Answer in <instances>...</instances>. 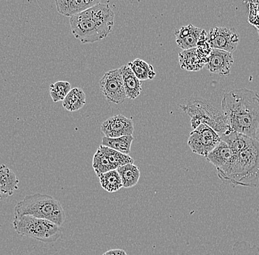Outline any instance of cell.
Wrapping results in <instances>:
<instances>
[{
	"label": "cell",
	"instance_id": "cell-1",
	"mask_svg": "<svg viewBox=\"0 0 259 255\" xmlns=\"http://www.w3.org/2000/svg\"><path fill=\"white\" fill-rule=\"evenodd\" d=\"M222 112L230 127L244 135L255 137L259 125V94L246 88L224 94Z\"/></svg>",
	"mask_w": 259,
	"mask_h": 255
},
{
	"label": "cell",
	"instance_id": "cell-2",
	"mask_svg": "<svg viewBox=\"0 0 259 255\" xmlns=\"http://www.w3.org/2000/svg\"><path fill=\"white\" fill-rule=\"evenodd\" d=\"M114 12L108 4L99 3L82 12L71 16V30L82 44H93L104 40L114 26Z\"/></svg>",
	"mask_w": 259,
	"mask_h": 255
},
{
	"label": "cell",
	"instance_id": "cell-3",
	"mask_svg": "<svg viewBox=\"0 0 259 255\" xmlns=\"http://www.w3.org/2000/svg\"><path fill=\"white\" fill-rule=\"evenodd\" d=\"M233 152L232 162L219 178L234 186L259 188V142L249 137L242 149Z\"/></svg>",
	"mask_w": 259,
	"mask_h": 255
},
{
	"label": "cell",
	"instance_id": "cell-4",
	"mask_svg": "<svg viewBox=\"0 0 259 255\" xmlns=\"http://www.w3.org/2000/svg\"><path fill=\"white\" fill-rule=\"evenodd\" d=\"M14 215H30L45 219L61 227L66 215L62 204L53 196L43 193L27 195L14 208Z\"/></svg>",
	"mask_w": 259,
	"mask_h": 255
},
{
	"label": "cell",
	"instance_id": "cell-5",
	"mask_svg": "<svg viewBox=\"0 0 259 255\" xmlns=\"http://www.w3.org/2000/svg\"><path fill=\"white\" fill-rule=\"evenodd\" d=\"M180 106L190 117L191 126L193 130L203 123L213 128L220 136L234 131L230 127L223 112L206 100L192 99Z\"/></svg>",
	"mask_w": 259,
	"mask_h": 255
},
{
	"label": "cell",
	"instance_id": "cell-6",
	"mask_svg": "<svg viewBox=\"0 0 259 255\" xmlns=\"http://www.w3.org/2000/svg\"><path fill=\"white\" fill-rule=\"evenodd\" d=\"M13 227L19 235L43 243H53L60 239L62 235V231L58 225L33 216L14 215Z\"/></svg>",
	"mask_w": 259,
	"mask_h": 255
},
{
	"label": "cell",
	"instance_id": "cell-7",
	"mask_svg": "<svg viewBox=\"0 0 259 255\" xmlns=\"http://www.w3.org/2000/svg\"><path fill=\"white\" fill-rule=\"evenodd\" d=\"M220 141L221 137L213 128L202 123L190 133L188 145L194 154L206 157Z\"/></svg>",
	"mask_w": 259,
	"mask_h": 255
},
{
	"label": "cell",
	"instance_id": "cell-8",
	"mask_svg": "<svg viewBox=\"0 0 259 255\" xmlns=\"http://www.w3.org/2000/svg\"><path fill=\"white\" fill-rule=\"evenodd\" d=\"M100 87L108 103L118 105L127 98L120 68L105 73L100 79Z\"/></svg>",
	"mask_w": 259,
	"mask_h": 255
},
{
	"label": "cell",
	"instance_id": "cell-9",
	"mask_svg": "<svg viewBox=\"0 0 259 255\" xmlns=\"http://www.w3.org/2000/svg\"><path fill=\"white\" fill-rule=\"evenodd\" d=\"M207 40L212 49L233 53L238 48L240 35L234 27H216L207 33Z\"/></svg>",
	"mask_w": 259,
	"mask_h": 255
},
{
	"label": "cell",
	"instance_id": "cell-10",
	"mask_svg": "<svg viewBox=\"0 0 259 255\" xmlns=\"http://www.w3.org/2000/svg\"><path fill=\"white\" fill-rule=\"evenodd\" d=\"M101 131L105 136L109 138L133 135L134 132V122L124 115H116L105 120L101 125Z\"/></svg>",
	"mask_w": 259,
	"mask_h": 255
},
{
	"label": "cell",
	"instance_id": "cell-11",
	"mask_svg": "<svg viewBox=\"0 0 259 255\" xmlns=\"http://www.w3.org/2000/svg\"><path fill=\"white\" fill-rule=\"evenodd\" d=\"M234 63L233 53L218 49H212L205 67L211 73L228 76L231 73Z\"/></svg>",
	"mask_w": 259,
	"mask_h": 255
},
{
	"label": "cell",
	"instance_id": "cell-12",
	"mask_svg": "<svg viewBox=\"0 0 259 255\" xmlns=\"http://www.w3.org/2000/svg\"><path fill=\"white\" fill-rule=\"evenodd\" d=\"M234 152L228 143L220 141L216 148L205 158L217 169L218 175L223 173L232 162Z\"/></svg>",
	"mask_w": 259,
	"mask_h": 255
},
{
	"label": "cell",
	"instance_id": "cell-13",
	"mask_svg": "<svg viewBox=\"0 0 259 255\" xmlns=\"http://www.w3.org/2000/svg\"><path fill=\"white\" fill-rule=\"evenodd\" d=\"M202 30V29L191 24L177 29L175 31V35L178 46L183 50L195 48L201 37Z\"/></svg>",
	"mask_w": 259,
	"mask_h": 255
},
{
	"label": "cell",
	"instance_id": "cell-14",
	"mask_svg": "<svg viewBox=\"0 0 259 255\" xmlns=\"http://www.w3.org/2000/svg\"><path fill=\"white\" fill-rule=\"evenodd\" d=\"M101 0H56L57 11L61 15L71 16L82 12L100 3Z\"/></svg>",
	"mask_w": 259,
	"mask_h": 255
},
{
	"label": "cell",
	"instance_id": "cell-15",
	"mask_svg": "<svg viewBox=\"0 0 259 255\" xmlns=\"http://www.w3.org/2000/svg\"><path fill=\"white\" fill-rule=\"evenodd\" d=\"M19 183L15 173L4 164H0V201L12 196L19 188Z\"/></svg>",
	"mask_w": 259,
	"mask_h": 255
},
{
	"label": "cell",
	"instance_id": "cell-16",
	"mask_svg": "<svg viewBox=\"0 0 259 255\" xmlns=\"http://www.w3.org/2000/svg\"><path fill=\"white\" fill-rule=\"evenodd\" d=\"M127 98L135 100L142 91V81L134 75L127 65L120 67Z\"/></svg>",
	"mask_w": 259,
	"mask_h": 255
},
{
	"label": "cell",
	"instance_id": "cell-17",
	"mask_svg": "<svg viewBox=\"0 0 259 255\" xmlns=\"http://www.w3.org/2000/svg\"><path fill=\"white\" fill-rule=\"evenodd\" d=\"M181 67L185 70L197 72L205 66V62L197 54L196 48L184 50L179 54Z\"/></svg>",
	"mask_w": 259,
	"mask_h": 255
},
{
	"label": "cell",
	"instance_id": "cell-18",
	"mask_svg": "<svg viewBox=\"0 0 259 255\" xmlns=\"http://www.w3.org/2000/svg\"><path fill=\"white\" fill-rule=\"evenodd\" d=\"M87 103V95L82 89L73 88L63 100V107L66 111H79Z\"/></svg>",
	"mask_w": 259,
	"mask_h": 255
},
{
	"label": "cell",
	"instance_id": "cell-19",
	"mask_svg": "<svg viewBox=\"0 0 259 255\" xmlns=\"http://www.w3.org/2000/svg\"><path fill=\"white\" fill-rule=\"evenodd\" d=\"M120 175L122 188H131L137 185L140 178L139 167L134 164H127L116 169Z\"/></svg>",
	"mask_w": 259,
	"mask_h": 255
},
{
	"label": "cell",
	"instance_id": "cell-20",
	"mask_svg": "<svg viewBox=\"0 0 259 255\" xmlns=\"http://www.w3.org/2000/svg\"><path fill=\"white\" fill-rule=\"evenodd\" d=\"M134 138L133 135L122 136L117 138H109L104 136L102 139V145L106 146L113 150L129 155L131 145Z\"/></svg>",
	"mask_w": 259,
	"mask_h": 255
},
{
	"label": "cell",
	"instance_id": "cell-21",
	"mask_svg": "<svg viewBox=\"0 0 259 255\" xmlns=\"http://www.w3.org/2000/svg\"><path fill=\"white\" fill-rule=\"evenodd\" d=\"M127 66L141 81L153 80L156 76L153 66L139 58L129 62Z\"/></svg>",
	"mask_w": 259,
	"mask_h": 255
},
{
	"label": "cell",
	"instance_id": "cell-22",
	"mask_svg": "<svg viewBox=\"0 0 259 255\" xmlns=\"http://www.w3.org/2000/svg\"><path fill=\"white\" fill-rule=\"evenodd\" d=\"M102 188L108 193H115L122 188L120 175L116 170H111L99 175Z\"/></svg>",
	"mask_w": 259,
	"mask_h": 255
},
{
	"label": "cell",
	"instance_id": "cell-23",
	"mask_svg": "<svg viewBox=\"0 0 259 255\" xmlns=\"http://www.w3.org/2000/svg\"><path fill=\"white\" fill-rule=\"evenodd\" d=\"M100 146L108 157V161L111 164L112 170H116L119 167L127 165V164L134 163V160L131 156L121 154L117 151L113 150V149H110V148L106 147V146L102 145V144Z\"/></svg>",
	"mask_w": 259,
	"mask_h": 255
},
{
	"label": "cell",
	"instance_id": "cell-24",
	"mask_svg": "<svg viewBox=\"0 0 259 255\" xmlns=\"http://www.w3.org/2000/svg\"><path fill=\"white\" fill-rule=\"evenodd\" d=\"M92 165L97 176L112 170L108 157L100 146L94 155Z\"/></svg>",
	"mask_w": 259,
	"mask_h": 255
},
{
	"label": "cell",
	"instance_id": "cell-25",
	"mask_svg": "<svg viewBox=\"0 0 259 255\" xmlns=\"http://www.w3.org/2000/svg\"><path fill=\"white\" fill-rule=\"evenodd\" d=\"M72 89L70 83L65 81H58L50 87V95L54 103L63 101L66 96Z\"/></svg>",
	"mask_w": 259,
	"mask_h": 255
},
{
	"label": "cell",
	"instance_id": "cell-26",
	"mask_svg": "<svg viewBox=\"0 0 259 255\" xmlns=\"http://www.w3.org/2000/svg\"><path fill=\"white\" fill-rule=\"evenodd\" d=\"M232 255H258L259 247L257 245L251 244L245 240L235 242L232 248Z\"/></svg>",
	"mask_w": 259,
	"mask_h": 255
},
{
	"label": "cell",
	"instance_id": "cell-27",
	"mask_svg": "<svg viewBox=\"0 0 259 255\" xmlns=\"http://www.w3.org/2000/svg\"><path fill=\"white\" fill-rule=\"evenodd\" d=\"M103 255H127V254L124 250L118 248V249L108 250Z\"/></svg>",
	"mask_w": 259,
	"mask_h": 255
},
{
	"label": "cell",
	"instance_id": "cell-28",
	"mask_svg": "<svg viewBox=\"0 0 259 255\" xmlns=\"http://www.w3.org/2000/svg\"><path fill=\"white\" fill-rule=\"evenodd\" d=\"M254 139L257 141V142H259V125L258 128H257L256 131H255V137Z\"/></svg>",
	"mask_w": 259,
	"mask_h": 255
},
{
	"label": "cell",
	"instance_id": "cell-29",
	"mask_svg": "<svg viewBox=\"0 0 259 255\" xmlns=\"http://www.w3.org/2000/svg\"><path fill=\"white\" fill-rule=\"evenodd\" d=\"M255 28H256L257 31H258V35H259V25L258 26H256V27H255Z\"/></svg>",
	"mask_w": 259,
	"mask_h": 255
}]
</instances>
